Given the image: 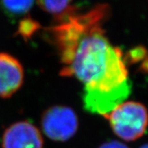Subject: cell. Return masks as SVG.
<instances>
[{"label":"cell","mask_w":148,"mask_h":148,"mask_svg":"<svg viewBox=\"0 0 148 148\" xmlns=\"http://www.w3.org/2000/svg\"><path fill=\"white\" fill-rule=\"evenodd\" d=\"M98 148H128L123 143H120L119 141H110L107 143H103Z\"/></svg>","instance_id":"obj_10"},{"label":"cell","mask_w":148,"mask_h":148,"mask_svg":"<svg viewBox=\"0 0 148 148\" xmlns=\"http://www.w3.org/2000/svg\"><path fill=\"white\" fill-rule=\"evenodd\" d=\"M105 118L117 136L127 142L143 137L148 127L147 109L136 101H124Z\"/></svg>","instance_id":"obj_3"},{"label":"cell","mask_w":148,"mask_h":148,"mask_svg":"<svg viewBox=\"0 0 148 148\" xmlns=\"http://www.w3.org/2000/svg\"><path fill=\"white\" fill-rule=\"evenodd\" d=\"M140 148H148V144H145V145H143V147H141Z\"/></svg>","instance_id":"obj_11"},{"label":"cell","mask_w":148,"mask_h":148,"mask_svg":"<svg viewBox=\"0 0 148 148\" xmlns=\"http://www.w3.org/2000/svg\"><path fill=\"white\" fill-rule=\"evenodd\" d=\"M63 77H75L84 85L82 101L87 112L105 117L126 101L132 91L125 58L111 45L102 27L80 40Z\"/></svg>","instance_id":"obj_1"},{"label":"cell","mask_w":148,"mask_h":148,"mask_svg":"<svg viewBox=\"0 0 148 148\" xmlns=\"http://www.w3.org/2000/svg\"><path fill=\"white\" fill-rule=\"evenodd\" d=\"M40 28V25L31 16L22 19L18 25L16 35L21 36L25 40L31 39L35 33Z\"/></svg>","instance_id":"obj_9"},{"label":"cell","mask_w":148,"mask_h":148,"mask_svg":"<svg viewBox=\"0 0 148 148\" xmlns=\"http://www.w3.org/2000/svg\"><path fill=\"white\" fill-rule=\"evenodd\" d=\"M35 0H0L2 9L9 18L26 15L32 8Z\"/></svg>","instance_id":"obj_8"},{"label":"cell","mask_w":148,"mask_h":148,"mask_svg":"<svg viewBox=\"0 0 148 148\" xmlns=\"http://www.w3.org/2000/svg\"><path fill=\"white\" fill-rule=\"evenodd\" d=\"M24 69L12 55L0 53V98H10L22 86Z\"/></svg>","instance_id":"obj_6"},{"label":"cell","mask_w":148,"mask_h":148,"mask_svg":"<svg viewBox=\"0 0 148 148\" xmlns=\"http://www.w3.org/2000/svg\"><path fill=\"white\" fill-rule=\"evenodd\" d=\"M109 13V6L100 4L86 13L76 12L45 28L47 39L56 48L62 69L69 65L80 40L91 30L102 27Z\"/></svg>","instance_id":"obj_2"},{"label":"cell","mask_w":148,"mask_h":148,"mask_svg":"<svg viewBox=\"0 0 148 148\" xmlns=\"http://www.w3.org/2000/svg\"><path fill=\"white\" fill-rule=\"evenodd\" d=\"M40 130L31 122L18 121L7 127L2 138V148H43Z\"/></svg>","instance_id":"obj_5"},{"label":"cell","mask_w":148,"mask_h":148,"mask_svg":"<svg viewBox=\"0 0 148 148\" xmlns=\"http://www.w3.org/2000/svg\"><path fill=\"white\" fill-rule=\"evenodd\" d=\"M40 124L44 133L49 139L65 142L73 137L78 129V118L69 106H53L44 111Z\"/></svg>","instance_id":"obj_4"},{"label":"cell","mask_w":148,"mask_h":148,"mask_svg":"<svg viewBox=\"0 0 148 148\" xmlns=\"http://www.w3.org/2000/svg\"><path fill=\"white\" fill-rule=\"evenodd\" d=\"M40 8L49 14L53 15L54 21L77 12V8L71 5L72 0H37Z\"/></svg>","instance_id":"obj_7"}]
</instances>
